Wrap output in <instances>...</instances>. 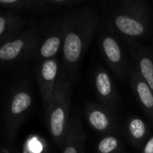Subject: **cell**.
<instances>
[{
    "mask_svg": "<svg viewBox=\"0 0 153 153\" xmlns=\"http://www.w3.org/2000/svg\"><path fill=\"white\" fill-rule=\"evenodd\" d=\"M63 63L60 71L74 84L79 75L82 62L100 23V16L91 8L74 11L63 19Z\"/></svg>",
    "mask_w": 153,
    "mask_h": 153,
    "instance_id": "6da1fadb",
    "label": "cell"
},
{
    "mask_svg": "<svg viewBox=\"0 0 153 153\" xmlns=\"http://www.w3.org/2000/svg\"><path fill=\"white\" fill-rule=\"evenodd\" d=\"M107 30L128 44L139 42L150 34L152 14L147 4L141 0H122L109 6L105 13Z\"/></svg>",
    "mask_w": 153,
    "mask_h": 153,
    "instance_id": "7a4b0ae2",
    "label": "cell"
},
{
    "mask_svg": "<svg viewBox=\"0 0 153 153\" xmlns=\"http://www.w3.org/2000/svg\"><path fill=\"white\" fill-rule=\"evenodd\" d=\"M72 82L60 71L50 102L45 110L48 133L54 143L63 148L68 132L71 115Z\"/></svg>",
    "mask_w": 153,
    "mask_h": 153,
    "instance_id": "3957f363",
    "label": "cell"
},
{
    "mask_svg": "<svg viewBox=\"0 0 153 153\" xmlns=\"http://www.w3.org/2000/svg\"><path fill=\"white\" fill-rule=\"evenodd\" d=\"M32 96L29 84H20L11 94L4 110V128L8 140L13 141L21 126L27 118L31 107Z\"/></svg>",
    "mask_w": 153,
    "mask_h": 153,
    "instance_id": "277c9868",
    "label": "cell"
},
{
    "mask_svg": "<svg viewBox=\"0 0 153 153\" xmlns=\"http://www.w3.org/2000/svg\"><path fill=\"white\" fill-rule=\"evenodd\" d=\"M99 46L103 59L115 76L120 81H125L128 78V73L132 65L129 62L120 38L107 30L100 34Z\"/></svg>",
    "mask_w": 153,
    "mask_h": 153,
    "instance_id": "5b68a950",
    "label": "cell"
},
{
    "mask_svg": "<svg viewBox=\"0 0 153 153\" xmlns=\"http://www.w3.org/2000/svg\"><path fill=\"white\" fill-rule=\"evenodd\" d=\"M40 37L35 29L24 30L0 45V65H9L31 57Z\"/></svg>",
    "mask_w": 153,
    "mask_h": 153,
    "instance_id": "8992f818",
    "label": "cell"
},
{
    "mask_svg": "<svg viewBox=\"0 0 153 153\" xmlns=\"http://www.w3.org/2000/svg\"><path fill=\"white\" fill-rule=\"evenodd\" d=\"M60 67L61 65H59V61L56 57L38 61L36 65L35 74L45 110L52 98L58 80Z\"/></svg>",
    "mask_w": 153,
    "mask_h": 153,
    "instance_id": "52a82bcc",
    "label": "cell"
},
{
    "mask_svg": "<svg viewBox=\"0 0 153 153\" xmlns=\"http://www.w3.org/2000/svg\"><path fill=\"white\" fill-rule=\"evenodd\" d=\"M84 111L87 122L94 131L103 135L120 134L116 113H113L100 103L88 101Z\"/></svg>",
    "mask_w": 153,
    "mask_h": 153,
    "instance_id": "ba28073f",
    "label": "cell"
},
{
    "mask_svg": "<svg viewBox=\"0 0 153 153\" xmlns=\"http://www.w3.org/2000/svg\"><path fill=\"white\" fill-rule=\"evenodd\" d=\"M95 93L102 106L116 113L119 104V96L117 88L108 74L102 66L97 65L93 74Z\"/></svg>",
    "mask_w": 153,
    "mask_h": 153,
    "instance_id": "9c48e42d",
    "label": "cell"
},
{
    "mask_svg": "<svg viewBox=\"0 0 153 153\" xmlns=\"http://www.w3.org/2000/svg\"><path fill=\"white\" fill-rule=\"evenodd\" d=\"M64 42L63 20L52 24L47 30L45 36L40 39L35 48L31 57L38 61L55 58L62 50Z\"/></svg>",
    "mask_w": 153,
    "mask_h": 153,
    "instance_id": "30bf717a",
    "label": "cell"
},
{
    "mask_svg": "<svg viewBox=\"0 0 153 153\" xmlns=\"http://www.w3.org/2000/svg\"><path fill=\"white\" fill-rule=\"evenodd\" d=\"M133 66L153 91V51L141 42L129 44Z\"/></svg>",
    "mask_w": 153,
    "mask_h": 153,
    "instance_id": "8fae6325",
    "label": "cell"
},
{
    "mask_svg": "<svg viewBox=\"0 0 153 153\" xmlns=\"http://www.w3.org/2000/svg\"><path fill=\"white\" fill-rule=\"evenodd\" d=\"M128 80L138 104L148 118L153 122V91L143 80L133 65L128 73Z\"/></svg>",
    "mask_w": 153,
    "mask_h": 153,
    "instance_id": "7c38bea8",
    "label": "cell"
},
{
    "mask_svg": "<svg viewBox=\"0 0 153 153\" xmlns=\"http://www.w3.org/2000/svg\"><path fill=\"white\" fill-rule=\"evenodd\" d=\"M87 134L79 114L74 113L70 119L68 132L62 153H85Z\"/></svg>",
    "mask_w": 153,
    "mask_h": 153,
    "instance_id": "4fadbf2b",
    "label": "cell"
},
{
    "mask_svg": "<svg viewBox=\"0 0 153 153\" xmlns=\"http://www.w3.org/2000/svg\"><path fill=\"white\" fill-rule=\"evenodd\" d=\"M26 24V20L13 12L0 13V45L18 34Z\"/></svg>",
    "mask_w": 153,
    "mask_h": 153,
    "instance_id": "5bb4252c",
    "label": "cell"
},
{
    "mask_svg": "<svg viewBox=\"0 0 153 153\" xmlns=\"http://www.w3.org/2000/svg\"><path fill=\"white\" fill-rule=\"evenodd\" d=\"M149 127L140 117H132L126 124V134L130 143L136 148L144 146L149 136Z\"/></svg>",
    "mask_w": 153,
    "mask_h": 153,
    "instance_id": "9a60e30c",
    "label": "cell"
},
{
    "mask_svg": "<svg viewBox=\"0 0 153 153\" xmlns=\"http://www.w3.org/2000/svg\"><path fill=\"white\" fill-rule=\"evenodd\" d=\"M0 7L18 11H47L45 0H0Z\"/></svg>",
    "mask_w": 153,
    "mask_h": 153,
    "instance_id": "2e32d148",
    "label": "cell"
},
{
    "mask_svg": "<svg viewBox=\"0 0 153 153\" xmlns=\"http://www.w3.org/2000/svg\"><path fill=\"white\" fill-rule=\"evenodd\" d=\"M96 153H123V142L119 134H108L98 142Z\"/></svg>",
    "mask_w": 153,
    "mask_h": 153,
    "instance_id": "e0dca14e",
    "label": "cell"
},
{
    "mask_svg": "<svg viewBox=\"0 0 153 153\" xmlns=\"http://www.w3.org/2000/svg\"><path fill=\"white\" fill-rule=\"evenodd\" d=\"M22 153H49L46 140L37 134L30 135L25 141Z\"/></svg>",
    "mask_w": 153,
    "mask_h": 153,
    "instance_id": "ac0fdd59",
    "label": "cell"
},
{
    "mask_svg": "<svg viewBox=\"0 0 153 153\" xmlns=\"http://www.w3.org/2000/svg\"><path fill=\"white\" fill-rule=\"evenodd\" d=\"M142 153H153V136H152L144 144Z\"/></svg>",
    "mask_w": 153,
    "mask_h": 153,
    "instance_id": "d6986e66",
    "label": "cell"
},
{
    "mask_svg": "<svg viewBox=\"0 0 153 153\" xmlns=\"http://www.w3.org/2000/svg\"><path fill=\"white\" fill-rule=\"evenodd\" d=\"M2 153H8V152H2Z\"/></svg>",
    "mask_w": 153,
    "mask_h": 153,
    "instance_id": "ffe728a7",
    "label": "cell"
}]
</instances>
